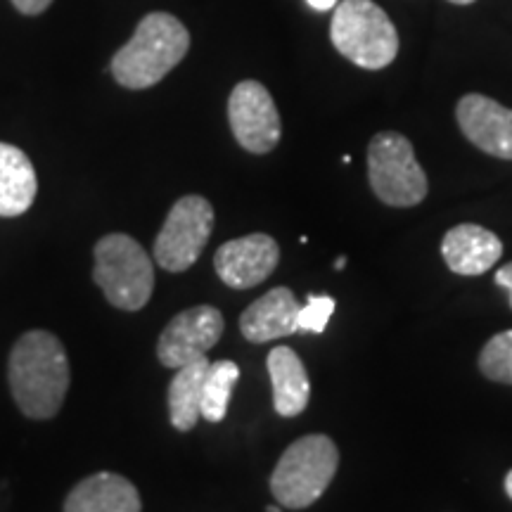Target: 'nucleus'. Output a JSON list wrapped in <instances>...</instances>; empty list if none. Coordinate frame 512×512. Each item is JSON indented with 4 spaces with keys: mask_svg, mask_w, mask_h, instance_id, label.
<instances>
[{
    "mask_svg": "<svg viewBox=\"0 0 512 512\" xmlns=\"http://www.w3.org/2000/svg\"><path fill=\"white\" fill-rule=\"evenodd\" d=\"M8 380L12 399L27 418H55L72 382L60 339L48 330H31L19 337L10 354Z\"/></svg>",
    "mask_w": 512,
    "mask_h": 512,
    "instance_id": "obj_1",
    "label": "nucleus"
},
{
    "mask_svg": "<svg viewBox=\"0 0 512 512\" xmlns=\"http://www.w3.org/2000/svg\"><path fill=\"white\" fill-rule=\"evenodd\" d=\"M190 50V34L169 12H150L136 34L112 57V76L131 91L157 86Z\"/></svg>",
    "mask_w": 512,
    "mask_h": 512,
    "instance_id": "obj_2",
    "label": "nucleus"
},
{
    "mask_svg": "<svg viewBox=\"0 0 512 512\" xmlns=\"http://www.w3.org/2000/svg\"><path fill=\"white\" fill-rule=\"evenodd\" d=\"M330 38L339 55L370 72L389 67L399 55V34L394 22L373 0L337 3Z\"/></svg>",
    "mask_w": 512,
    "mask_h": 512,
    "instance_id": "obj_3",
    "label": "nucleus"
},
{
    "mask_svg": "<svg viewBox=\"0 0 512 512\" xmlns=\"http://www.w3.org/2000/svg\"><path fill=\"white\" fill-rule=\"evenodd\" d=\"M339 465L335 441L325 434H309L287 446L271 475V491L283 508H309L325 494Z\"/></svg>",
    "mask_w": 512,
    "mask_h": 512,
    "instance_id": "obj_4",
    "label": "nucleus"
},
{
    "mask_svg": "<svg viewBox=\"0 0 512 512\" xmlns=\"http://www.w3.org/2000/svg\"><path fill=\"white\" fill-rule=\"evenodd\" d=\"M93 280L114 309L140 311L150 302L155 268L140 242L124 233L105 235L95 245Z\"/></svg>",
    "mask_w": 512,
    "mask_h": 512,
    "instance_id": "obj_5",
    "label": "nucleus"
},
{
    "mask_svg": "<svg viewBox=\"0 0 512 512\" xmlns=\"http://www.w3.org/2000/svg\"><path fill=\"white\" fill-rule=\"evenodd\" d=\"M370 188L389 207H415L427 197V176L415 159L411 140L384 131L368 145Z\"/></svg>",
    "mask_w": 512,
    "mask_h": 512,
    "instance_id": "obj_6",
    "label": "nucleus"
},
{
    "mask_svg": "<svg viewBox=\"0 0 512 512\" xmlns=\"http://www.w3.org/2000/svg\"><path fill=\"white\" fill-rule=\"evenodd\" d=\"M214 230V207L200 195H185L171 207L155 240V261L164 271L183 273L200 259Z\"/></svg>",
    "mask_w": 512,
    "mask_h": 512,
    "instance_id": "obj_7",
    "label": "nucleus"
},
{
    "mask_svg": "<svg viewBox=\"0 0 512 512\" xmlns=\"http://www.w3.org/2000/svg\"><path fill=\"white\" fill-rule=\"evenodd\" d=\"M228 121L235 140L252 155L271 152L283 136V124L271 93L264 83L252 79L240 81L230 93Z\"/></svg>",
    "mask_w": 512,
    "mask_h": 512,
    "instance_id": "obj_8",
    "label": "nucleus"
},
{
    "mask_svg": "<svg viewBox=\"0 0 512 512\" xmlns=\"http://www.w3.org/2000/svg\"><path fill=\"white\" fill-rule=\"evenodd\" d=\"M223 316L214 306L200 304L185 309L169 320L157 342L159 363L166 368H183L200 361L219 344L223 335Z\"/></svg>",
    "mask_w": 512,
    "mask_h": 512,
    "instance_id": "obj_9",
    "label": "nucleus"
},
{
    "mask_svg": "<svg viewBox=\"0 0 512 512\" xmlns=\"http://www.w3.org/2000/svg\"><path fill=\"white\" fill-rule=\"evenodd\" d=\"M278 261V242L266 233H252L221 245L214 256V268L230 290H249L271 278Z\"/></svg>",
    "mask_w": 512,
    "mask_h": 512,
    "instance_id": "obj_10",
    "label": "nucleus"
},
{
    "mask_svg": "<svg viewBox=\"0 0 512 512\" xmlns=\"http://www.w3.org/2000/svg\"><path fill=\"white\" fill-rule=\"evenodd\" d=\"M460 131L486 155L512 159V110L486 95H463L456 107Z\"/></svg>",
    "mask_w": 512,
    "mask_h": 512,
    "instance_id": "obj_11",
    "label": "nucleus"
},
{
    "mask_svg": "<svg viewBox=\"0 0 512 512\" xmlns=\"http://www.w3.org/2000/svg\"><path fill=\"white\" fill-rule=\"evenodd\" d=\"M299 311H302V304L297 302L294 292L287 287H275L247 306L240 316V330L252 344L290 337L299 332Z\"/></svg>",
    "mask_w": 512,
    "mask_h": 512,
    "instance_id": "obj_12",
    "label": "nucleus"
},
{
    "mask_svg": "<svg viewBox=\"0 0 512 512\" xmlns=\"http://www.w3.org/2000/svg\"><path fill=\"white\" fill-rule=\"evenodd\" d=\"M503 245L498 235L475 223H460L444 235L441 256L458 275H482L498 264Z\"/></svg>",
    "mask_w": 512,
    "mask_h": 512,
    "instance_id": "obj_13",
    "label": "nucleus"
},
{
    "mask_svg": "<svg viewBox=\"0 0 512 512\" xmlns=\"http://www.w3.org/2000/svg\"><path fill=\"white\" fill-rule=\"evenodd\" d=\"M138 489L126 477L98 472L86 477L69 491L64 512H140Z\"/></svg>",
    "mask_w": 512,
    "mask_h": 512,
    "instance_id": "obj_14",
    "label": "nucleus"
},
{
    "mask_svg": "<svg viewBox=\"0 0 512 512\" xmlns=\"http://www.w3.org/2000/svg\"><path fill=\"white\" fill-rule=\"evenodd\" d=\"M268 375L273 384V406L275 413L283 418H294L304 413L309 406L311 384L302 358L290 347H275L268 354Z\"/></svg>",
    "mask_w": 512,
    "mask_h": 512,
    "instance_id": "obj_15",
    "label": "nucleus"
},
{
    "mask_svg": "<svg viewBox=\"0 0 512 512\" xmlns=\"http://www.w3.org/2000/svg\"><path fill=\"white\" fill-rule=\"evenodd\" d=\"M38 178L31 159L15 145L0 143V216L12 219L31 209Z\"/></svg>",
    "mask_w": 512,
    "mask_h": 512,
    "instance_id": "obj_16",
    "label": "nucleus"
},
{
    "mask_svg": "<svg viewBox=\"0 0 512 512\" xmlns=\"http://www.w3.org/2000/svg\"><path fill=\"white\" fill-rule=\"evenodd\" d=\"M209 370V358L192 361L188 366L178 368V373L169 384V415L171 425L178 432L195 430L197 420L202 418V387Z\"/></svg>",
    "mask_w": 512,
    "mask_h": 512,
    "instance_id": "obj_17",
    "label": "nucleus"
},
{
    "mask_svg": "<svg viewBox=\"0 0 512 512\" xmlns=\"http://www.w3.org/2000/svg\"><path fill=\"white\" fill-rule=\"evenodd\" d=\"M238 380H240L238 363H233V361L209 363L207 377H204L202 406H200V413L204 420L221 422L223 418H226L230 394H233Z\"/></svg>",
    "mask_w": 512,
    "mask_h": 512,
    "instance_id": "obj_18",
    "label": "nucleus"
},
{
    "mask_svg": "<svg viewBox=\"0 0 512 512\" xmlns=\"http://www.w3.org/2000/svg\"><path fill=\"white\" fill-rule=\"evenodd\" d=\"M479 370L494 382L512 384V330L494 335L479 354Z\"/></svg>",
    "mask_w": 512,
    "mask_h": 512,
    "instance_id": "obj_19",
    "label": "nucleus"
},
{
    "mask_svg": "<svg viewBox=\"0 0 512 512\" xmlns=\"http://www.w3.org/2000/svg\"><path fill=\"white\" fill-rule=\"evenodd\" d=\"M335 299L332 297H318V294H311L306 299V304L299 311V332H311V335H320L325 328H328L332 313H335Z\"/></svg>",
    "mask_w": 512,
    "mask_h": 512,
    "instance_id": "obj_20",
    "label": "nucleus"
},
{
    "mask_svg": "<svg viewBox=\"0 0 512 512\" xmlns=\"http://www.w3.org/2000/svg\"><path fill=\"white\" fill-rule=\"evenodd\" d=\"M50 3L53 0H12V5L22 12V15H41V12H46L50 8Z\"/></svg>",
    "mask_w": 512,
    "mask_h": 512,
    "instance_id": "obj_21",
    "label": "nucleus"
},
{
    "mask_svg": "<svg viewBox=\"0 0 512 512\" xmlns=\"http://www.w3.org/2000/svg\"><path fill=\"white\" fill-rule=\"evenodd\" d=\"M496 285H501L505 292H508L510 306H512V264L498 268L496 271Z\"/></svg>",
    "mask_w": 512,
    "mask_h": 512,
    "instance_id": "obj_22",
    "label": "nucleus"
},
{
    "mask_svg": "<svg viewBox=\"0 0 512 512\" xmlns=\"http://www.w3.org/2000/svg\"><path fill=\"white\" fill-rule=\"evenodd\" d=\"M306 3H309L313 10H318V12H325V10H332V8H337V3H339V0H306Z\"/></svg>",
    "mask_w": 512,
    "mask_h": 512,
    "instance_id": "obj_23",
    "label": "nucleus"
},
{
    "mask_svg": "<svg viewBox=\"0 0 512 512\" xmlns=\"http://www.w3.org/2000/svg\"><path fill=\"white\" fill-rule=\"evenodd\" d=\"M505 491H508V496L512 498V470L508 472V477H505Z\"/></svg>",
    "mask_w": 512,
    "mask_h": 512,
    "instance_id": "obj_24",
    "label": "nucleus"
},
{
    "mask_svg": "<svg viewBox=\"0 0 512 512\" xmlns=\"http://www.w3.org/2000/svg\"><path fill=\"white\" fill-rule=\"evenodd\" d=\"M344 266H347V256H339V259L335 261V268H337V271H342Z\"/></svg>",
    "mask_w": 512,
    "mask_h": 512,
    "instance_id": "obj_25",
    "label": "nucleus"
},
{
    "mask_svg": "<svg viewBox=\"0 0 512 512\" xmlns=\"http://www.w3.org/2000/svg\"><path fill=\"white\" fill-rule=\"evenodd\" d=\"M448 3H453V5H470V3H475V0H448Z\"/></svg>",
    "mask_w": 512,
    "mask_h": 512,
    "instance_id": "obj_26",
    "label": "nucleus"
},
{
    "mask_svg": "<svg viewBox=\"0 0 512 512\" xmlns=\"http://www.w3.org/2000/svg\"><path fill=\"white\" fill-rule=\"evenodd\" d=\"M268 512H283V510H280L278 505H271V508H268Z\"/></svg>",
    "mask_w": 512,
    "mask_h": 512,
    "instance_id": "obj_27",
    "label": "nucleus"
}]
</instances>
